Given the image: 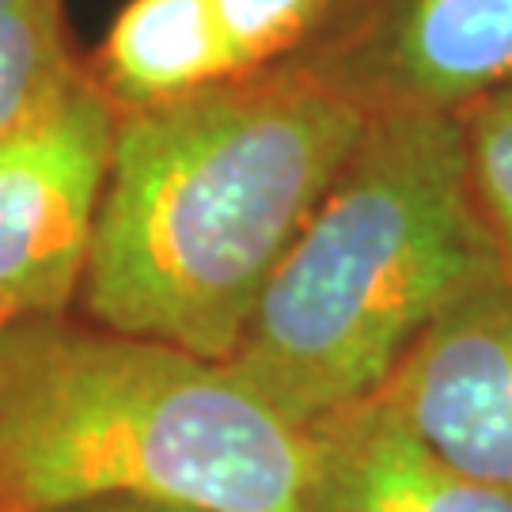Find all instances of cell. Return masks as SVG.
<instances>
[{"label":"cell","mask_w":512,"mask_h":512,"mask_svg":"<svg viewBox=\"0 0 512 512\" xmlns=\"http://www.w3.org/2000/svg\"><path fill=\"white\" fill-rule=\"evenodd\" d=\"M368 118L296 65L118 118L88 323L228 361Z\"/></svg>","instance_id":"1"},{"label":"cell","mask_w":512,"mask_h":512,"mask_svg":"<svg viewBox=\"0 0 512 512\" xmlns=\"http://www.w3.org/2000/svg\"><path fill=\"white\" fill-rule=\"evenodd\" d=\"M308 467V429L220 361L69 315L0 334V512H300Z\"/></svg>","instance_id":"2"},{"label":"cell","mask_w":512,"mask_h":512,"mask_svg":"<svg viewBox=\"0 0 512 512\" xmlns=\"http://www.w3.org/2000/svg\"><path fill=\"white\" fill-rule=\"evenodd\" d=\"M494 266L456 118H376L224 368L311 429L380 395L440 308Z\"/></svg>","instance_id":"3"},{"label":"cell","mask_w":512,"mask_h":512,"mask_svg":"<svg viewBox=\"0 0 512 512\" xmlns=\"http://www.w3.org/2000/svg\"><path fill=\"white\" fill-rule=\"evenodd\" d=\"M118 110L88 65L0 141V327L61 319L80 300Z\"/></svg>","instance_id":"4"},{"label":"cell","mask_w":512,"mask_h":512,"mask_svg":"<svg viewBox=\"0 0 512 512\" xmlns=\"http://www.w3.org/2000/svg\"><path fill=\"white\" fill-rule=\"evenodd\" d=\"M376 118H459L512 84V0H338L285 61Z\"/></svg>","instance_id":"5"},{"label":"cell","mask_w":512,"mask_h":512,"mask_svg":"<svg viewBox=\"0 0 512 512\" xmlns=\"http://www.w3.org/2000/svg\"><path fill=\"white\" fill-rule=\"evenodd\" d=\"M414 437L482 486L512 494V274L452 296L380 391Z\"/></svg>","instance_id":"6"},{"label":"cell","mask_w":512,"mask_h":512,"mask_svg":"<svg viewBox=\"0 0 512 512\" xmlns=\"http://www.w3.org/2000/svg\"><path fill=\"white\" fill-rule=\"evenodd\" d=\"M308 433L311 467L300 512H512V494L433 456L380 395Z\"/></svg>","instance_id":"7"},{"label":"cell","mask_w":512,"mask_h":512,"mask_svg":"<svg viewBox=\"0 0 512 512\" xmlns=\"http://www.w3.org/2000/svg\"><path fill=\"white\" fill-rule=\"evenodd\" d=\"M84 65L118 118L175 107L243 76L217 0H126Z\"/></svg>","instance_id":"8"},{"label":"cell","mask_w":512,"mask_h":512,"mask_svg":"<svg viewBox=\"0 0 512 512\" xmlns=\"http://www.w3.org/2000/svg\"><path fill=\"white\" fill-rule=\"evenodd\" d=\"M80 65L69 0H0V141L46 107Z\"/></svg>","instance_id":"9"},{"label":"cell","mask_w":512,"mask_h":512,"mask_svg":"<svg viewBox=\"0 0 512 512\" xmlns=\"http://www.w3.org/2000/svg\"><path fill=\"white\" fill-rule=\"evenodd\" d=\"M467 183L501 266L512 274V84L456 118Z\"/></svg>","instance_id":"10"},{"label":"cell","mask_w":512,"mask_h":512,"mask_svg":"<svg viewBox=\"0 0 512 512\" xmlns=\"http://www.w3.org/2000/svg\"><path fill=\"white\" fill-rule=\"evenodd\" d=\"M334 8L338 0H217L243 76L293 61L327 27Z\"/></svg>","instance_id":"11"},{"label":"cell","mask_w":512,"mask_h":512,"mask_svg":"<svg viewBox=\"0 0 512 512\" xmlns=\"http://www.w3.org/2000/svg\"><path fill=\"white\" fill-rule=\"evenodd\" d=\"M65 512H202V509H183V505H164V501H95V505H80V509Z\"/></svg>","instance_id":"12"},{"label":"cell","mask_w":512,"mask_h":512,"mask_svg":"<svg viewBox=\"0 0 512 512\" xmlns=\"http://www.w3.org/2000/svg\"><path fill=\"white\" fill-rule=\"evenodd\" d=\"M0 334H4V327H0Z\"/></svg>","instance_id":"13"}]
</instances>
